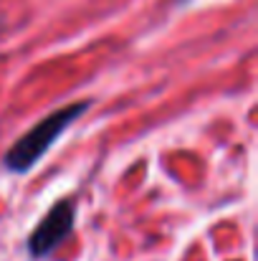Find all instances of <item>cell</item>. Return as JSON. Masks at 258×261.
Instances as JSON below:
<instances>
[{"mask_svg":"<svg viewBox=\"0 0 258 261\" xmlns=\"http://www.w3.org/2000/svg\"><path fill=\"white\" fill-rule=\"evenodd\" d=\"M89 104H91L89 99L74 101V104H66V107L51 112L48 117H43L20 140H15L10 145V150L3 158V165L10 173H28V170H33V165L51 150V145L69 129V124H74L84 114L86 109H89Z\"/></svg>","mask_w":258,"mask_h":261,"instance_id":"cell-1","label":"cell"},{"mask_svg":"<svg viewBox=\"0 0 258 261\" xmlns=\"http://www.w3.org/2000/svg\"><path fill=\"white\" fill-rule=\"evenodd\" d=\"M74 221H76V211L71 200H59L28 236V254L33 259H46L48 254H53L71 236Z\"/></svg>","mask_w":258,"mask_h":261,"instance_id":"cell-2","label":"cell"}]
</instances>
